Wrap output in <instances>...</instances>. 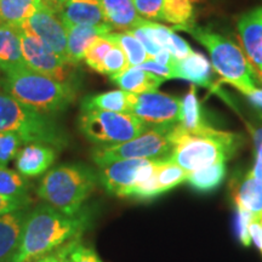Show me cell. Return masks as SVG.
I'll return each mask as SVG.
<instances>
[{
  "label": "cell",
  "instance_id": "cell-1",
  "mask_svg": "<svg viewBox=\"0 0 262 262\" xmlns=\"http://www.w3.org/2000/svg\"><path fill=\"white\" fill-rule=\"evenodd\" d=\"M90 217L86 211L68 216L51 205H39L28 211L21 244L14 262H31L80 239L89 227Z\"/></svg>",
  "mask_w": 262,
  "mask_h": 262
},
{
  "label": "cell",
  "instance_id": "cell-2",
  "mask_svg": "<svg viewBox=\"0 0 262 262\" xmlns=\"http://www.w3.org/2000/svg\"><path fill=\"white\" fill-rule=\"evenodd\" d=\"M172 145L169 159L189 173L216 163H227L243 145V137L210 125L187 131L178 124L172 130Z\"/></svg>",
  "mask_w": 262,
  "mask_h": 262
},
{
  "label": "cell",
  "instance_id": "cell-3",
  "mask_svg": "<svg viewBox=\"0 0 262 262\" xmlns=\"http://www.w3.org/2000/svg\"><path fill=\"white\" fill-rule=\"evenodd\" d=\"M2 90L39 113L51 114L67 110L73 102L75 90L68 81L21 68L4 73Z\"/></svg>",
  "mask_w": 262,
  "mask_h": 262
},
{
  "label": "cell",
  "instance_id": "cell-4",
  "mask_svg": "<svg viewBox=\"0 0 262 262\" xmlns=\"http://www.w3.org/2000/svg\"><path fill=\"white\" fill-rule=\"evenodd\" d=\"M97 181V173L84 164H62L45 173L37 194L56 210L74 216L83 211Z\"/></svg>",
  "mask_w": 262,
  "mask_h": 262
},
{
  "label": "cell",
  "instance_id": "cell-5",
  "mask_svg": "<svg viewBox=\"0 0 262 262\" xmlns=\"http://www.w3.org/2000/svg\"><path fill=\"white\" fill-rule=\"evenodd\" d=\"M171 28L175 32H186L208 50L212 68L225 83L232 85L245 96L257 89L250 62L233 41L211 29L199 27L194 22Z\"/></svg>",
  "mask_w": 262,
  "mask_h": 262
},
{
  "label": "cell",
  "instance_id": "cell-6",
  "mask_svg": "<svg viewBox=\"0 0 262 262\" xmlns=\"http://www.w3.org/2000/svg\"><path fill=\"white\" fill-rule=\"evenodd\" d=\"M0 133L16 134L26 143L38 142L62 149L68 145V135L54 118L39 113L4 90H0Z\"/></svg>",
  "mask_w": 262,
  "mask_h": 262
},
{
  "label": "cell",
  "instance_id": "cell-7",
  "mask_svg": "<svg viewBox=\"0 0 262 262\" xmlns=\"http://www.w3.org/2000/svg\"><path fill=\"white\" fill-rule=\"evenodd\" d=\"M178 125V124H176ZM176 125L150 126L135 139L111 146H97L93 159L104 166L125 159H165L172 150V130Z\"/></svg>",
  "mask_w": 262,
  "mask_h": 262
},
{
  "label": "cell",
  "instance_id": "cell-8",
  "mask_svg": "<svg viewBox=\"0 0 262 262\" xmlns=\"http://www.w3.org/2000/svg\"><path fill=\"white\" fill-rule=\"evenodd\" d=\"M78 125L80 133L97 146L126 142L150 127L130 113L98 110L81 111Z\"/></svg>",
  "mask_w": 262,
  "mask_h": 262
},
{
  "label": "cell",
  "instance_id": "cell-9",
  "mask_svg": "<svg viewBox=\"0 0 262 262\" xmlns=\"http://www.w3.org/2000/svg\"><path fill=\"white\" fill-rule=\"evenodd\" d=\"M181 100L159 93L130 94V114L148 126H170L179 124Z\"/></svg>",
  "mask_w": 262,
  "mask_h": 262
},
{
  "label": "cell",
  "instance_id": "cell-10",
  "mask_svg": "<svg viewBox=\"0 0 262 262\" xmlns=\"http://www.w3.org/2000/svg\"><path fill=\"white\" fill-rule=\"evenodd\" d=\"M21 41L26 67L54 79L67 81L68 66L71 64L62 60L41 39L21 28Z\"/></svg>",
  "mask_w": 262,
  "mask_h": 262
},
{
  "label": "cell",
  "instance_id": "cell-11",
  "mask_svg": "<svg viewBox=\"0 0 262 262\" xmlns=\"http://www.w3.org/2000/svg\"><path fill=\"white\" fill-rule=\"evenodd\" d=\"M21 28L37 35L51 50L56 52L62 60L68 63L66 28L58 16V12L52 10L47 3L41 2L34 14L25 22Z\"/></svg>",
  "mask_w": 262,
  "mask_h": 262
},
{
  "label": "cell",
  "instance_id": "cell-12",
  "mask_svg": "<svg viewBox=\"0 0 262 262\" xmlns=\"http://www.w3.org/2000/svg\"><path fill=\"white\" fill-rule=\"evenodd\" d=\"M148 160L150 159H125L101 166L97 173L98 182L110 194L130 198L139 182L141 169Z\"/></svg>",
  "mask_w": 262,
  "mask_h": 262
},
{
  "label": "cell",
  "instance_id": "cell-13",
  "mask_svg": "<svg viewBox=\"0 0 262 262\" xmlns=\"http://www.w3.org/2000/svg\"><path fill=\"white\" fill-rule=\"evenodd\" d=\"M237 29L245 56L262 80V6L242 15Z\"/></svg>",
  "mask_w": 262,
  "mask_h": 262
},
{
  "label": "cell",
  "instance_id": "cell-14",
  "mask_svg": "<svg viewBox=\"0 0 262 262\" xmlns=\"http://www.w3.org/2000/svg\"><path fill=\"white\" fill-rule=\"evenodd\" d=\"M56 159V148L45 143H26L15 157L16 170L26 179H34L51 168Z\"/></svg>",
  "mask_w": 262,
  "mask_h": 262
},
{
  "label": "cell",
  "instance_id": "cell-15",
  "mask_svg": "<svg viewBox=\"0 0 262 262\" xmlns=\"http://www.w3.org/2000/svg\"><path fill=\"white\" fill-rule=\"evenodd\" d=\"M67 33L68 63L75 66L84 60L88 48L95 39L104 37L114 29L108 24L100 26H64Z\"/></svg>",
  "mask_w": 262,
  "mask_h": 262
},
{
  "label": "cell",
  "instance_id": "cell-16",
  "mask_svg": "<svg viewBox=\"0 0 262 262\" xmlns=\"http://www.w3.org/2000/svg\"><path fill=\"white\" fill-rule=\"evenodd\" d=\"M28 209L0 216V262H14L21 244Z\"/></svg>",
  "mask_w": 262,
  "mask_h": 262
},
{
  "label": "cell",
  "instance_id": "cell-17",
  "mask_svg": "<svg viewBox=\"0 0 262 262\" xmlns=\"http://www.w3.org/2000/svg\"><path fill=\"white\" fill-rule=\"evenodd\" d=\"M170 70L173 79L187 80L198 86L211 88V63L201 52L192 51L181 60L173 58Z\"/></svg>",
  "mask_w": 262,
  "mask_h": 262
},
{
  "label": "cell",
  "instance_id": "cell-18",
  "mask_svg": "<svg viewBox=\"0 0 262 262\" xmlns=\"http://www.w3.org/2000/svg\"><path fill=\"white\" fill-rule=\"evenodd\" d=\"M63 26H100L104 21L98 0H68L58 12Z\"/></svg>",
  "mask_w": 262,
  "mask_h": 262
},
{
  "label": "cell",
  "instance_id": "cell-19",
  "mask_svg": "<svg viewBox=\"0 0 262 262\" xmlns=\"http://www.w3.org/2000/svg\"><path fill=\"white\" fill-rule=\"evenodd\" d=\"M26 67L22 54L21 28L0 22V71L3 73Z\"/></svg>",
  "mask_w": 262,
  "mask_h": 262
},
{
  "label": "cell",
  "instance_id": "cell-20",
  "mask_svg": "<svg viewBox=\"0 0 262 262\" xmlns=\"http://www.w3.org/2000/svg\"><path fill=\"white\" fill-rule=\"evenodd\" d=\"M104 16V21L113 29L130 31L140 27L143 22L136 11L133 0H98Z\"/></svg>",
  "mask_w": 262,
  "mask_h": 262
},
{
  "label": "cell",
  "instance_id": "cell-21",
  "mask_svg": "<svg viewBox=\"0 0 262 262\" xmlns=\"http://www.w3.org/2000/svg\"><path fill=\"white\" fill-rule=\"evenodd\" d=\"M110 78L114 84L120 88V90L136 95L156 93L160 85L164 83L163 79L142 70L139 66L126 68L122 73L112 75Z\"/></svg>",
  "mask_w": 262,
  "mask_h": 262
},
{
  "label": "cell",
  "instance_id": "cell-22",
  "mask_svg": "<svg viewBox=\"0 0 262 262\" xmlns=\"http://www.w3.org/2000/svg\"><path fill=\"white\" fill-rule=\"evenodd\" d=\"M235 206L243 208L255 217L262 216V181L247 173L241 181L232 183Z\"/></svg>",
  "mask_w": 262,
  "mask_h": 262
},
{
  "label": "cell",
  "instance_id": "cell-23",
  "mask_svg": "<svg viewBox=\"0 0 262 262\" xmlns=\"http://www.w3.org/2000/svg\"><path fill=\"white\" fill-rule=\"evenodd\" d=\"M94 110L130 113V93L123 90H112L86 96L81 102V111Z\"/></svg>",
  "mask_w": 262,
  "mask_h": 262
},
{
  "label": "cell",
  "instance_id": "cell-24",
  "mask_svg": "<svg viewBox=\"0 0 262 262\" xmlns=\"http://www.w3.org/2000/svg\"><path fill=\"white\" fill-rule=\"evenodd\" d=\"M42 0H0V22L21 28Z\"/></svg>",
  "mask_w": 262,
  "mask_h": 262
},
{
  "label": "cell",
  "instance_id": "cell-25",
  "mask_svg": "<svg viewBox=\"0 0 262 262\" xmlns=\"http://www.w3.org/2000/svg\"><path fill=\"white\" fill-rule=\"evenodd\" d=\"M179 124L187 131H195L208 125L204 120L201 102L196 95L195 85H191L187 94L181 98Z\"/></svg>",
  "mask_w": 262,
  "mask_h": 262
},
{
  "label": "cell",
  "instance_id": "cell-26",
  "mask_svg": "<svg viewBox=\"0 0 262 262\" xmlns=\"http://www.w3.org/2000/svg\"><path fill=\"white\" fill-rule=\"evenodd\" d=\"M225 176L226 163L221 162L189 172L186 182L196 192L208 193L217 188L225 180Z\"/></svg>",
  "mask_w": 262,
  "mask_h": 262
},
{
  "label": "cell",
  "instance_id": "cell-27",
  "mask_svg": "<svg viewBox=\"0 0 262 262\" xmlns=\"http://www.w3.org/2000/svg\"><path fill=\"white\" fill-rule=\"evenodd\" d=\"M104 37L110 41H112L114 45L122 49L127 61H129L130 67H136V66L142 64L143 62L149 60V56L146 52L145 48L134 37V34L130 31L111 32Z\"/></svg>",
  "mask_w": 262,
  "mask_h": 262
},
{
  "label": "cell",
  "instance_id": "cell-28",
  "mask_svg": "<svg viewBox=\"0 0 262 262\" xmlns=\"http://www.w3.org/2000/svg\"><path fill=\"white\" fill-rule=\"evenodd\" d=\"M195 0H165L162 11V21L172 27L193 24Z\"/></svg>",
  "mask_w": 262,
  "mask_h": 262
},
{
  "label": "cell",
  "instance_id": "cell-29",
  "mask_svg": "<svg viewBox=\"0 0 262 262\" xmlns=\"http://www.w3.org/2000/svg\"><path fill=\"white\" fill-rule=\"evenodd\" d=\"M188 172L169 158L160 160L157 169V183L160 194L178 187L179 185L187 181Z\"/></svg>",
  "mask_w": 262,
  "mask_h": 262
},
{
  "label": "cell",
  "instance_id": "cell-30",
  "mask_svg": "<svg viewBox=\"0 0 262 262\" xmlns=\"http://www.w3.org/2000/svg\"><path fill=\"white\" fill-rule=\"evenodd\" d=\"M29 182L16 170L0 164V194L29 196Z\"/></svg>",
  "mask_w": 262,
  "mask_h": 262
},
{
  "label": "cell",
  "instance_id": "cell-31",
  "mask_svg": "<svg viewBox=\"0 0 262 262\" xmlns=\"http://www.w3.org/2000/svg\"><path fill=\"white\" fill-rule=\"evenodd\" d=\"M113 47V42L108 40L106 37L95 39L93 44L88 48L86 52H85L84 61L86 62V64L89 66L91 70L97 72V73H101L104 58H106L107 54Z\"/></svg>",
  "mask_w": 262,
  "mask_h": 262
},
{
  "label": "cell",
  "instance_id": "cell-32",
  "mask_svg": "<svg viewBox=\"0 0 262 262\" xmlns=\"http://www.w3.org/2000/svg\"><path fill=\"white\" fill-rule=\"evenodd\" d=\"M129 67V61H127L125 54L119 47L114 45L107 54L106 58H104L102 68H101V74L112 77V75L122 73L123 71H125Z\"/></svg>",
  "mask_w": 262,
  "mask_h": 262
},
{
  "label": "cell",
  "instance_id": "cell-33",
  "mask_svg": "<svg viewBox=\"0 0 262 262\" xmlns=\"http://www.w3.org/2000/svg\"><path fill=\"white\" fill-rule=\"evenodd\" d=\"M25 145L24 140L12 133H0V164H6L15 159L16 155Z\"/></svg>",
  "mask_w": 262,
  "mask_h": 262
},
{
  "label": "cell",
  "instance_id": "cell-34",
  "mask_svg": "<svg viewBox=\"0 0 262 262\" xmlns=\"http://www.w3.org/2000/svg\"><path fill=\"white\" fill-rule=\"evenodd\" d=\"M165 0H133L141 17L149 21H162V11Z\"/></svg>",
  "mask_w": 262,
  "mask_h": 262
},
{
  "label": "cell",
  "instance_id": "cell-35",
  "mask_svg": "<svg viewBox=\"0 0 262 262\" xmlns=\"http://www.w3.org/2000/svg\"><path fill=\"white\" fill-rule=\"evenodd\" d=\"M68 258L71 262H102L96 251L85 245L80 239H77L71 244Z\"/></svg>",
  "mask_w": 262,
  "mask_h": 262
},
{
  "label": "cell",
  "instance_id": "cell-36",
  "mask_svg": "<svg viewBox=\"0 0 262 262\" xmlns=\"http://www.w3.org/2000/svg\"><path fill=\"white\" fill-rule=\"evenodd\" d=\"M235 209H237V215H235V233H237L241 243L244 247H249L251 243L250 235H249V225H250L254 216L243 208L235 206Z\"/></svg>",
  "mask_w": 262,
  "mask_h": 262
},
{
  "label": "cell",
  "instance_id": "cell-37",
  "mask_svg": "<svg viewBox=\"0 0 262 262\" xmlns=\"http://www.w3.org/2000/svg\"><path fill=\"white\" fill-rule=\"evenodd\" d=\"M29 196H12L0 194V216L10 214L22 209H28L31 205Z\"/></svg>",
  "mask_w": 262,
  "mask_h": 262
},
{
  "label": "cell",
  "instance_id": "cell-38",
  "mask_svg": "<svg viewBox=\"0 0 262 262\" xmlns=\"http://www.w3.org/2000/svg\"><path fill=\"white\" fill-rule=\"evenodd\" d=\"M168 51L176 58V60H181V58L186 57L187 55L191 54L193 50L191 45H189L185 39H182L180 35L176 34V32H173Z\"/></svg>",
  "mask_w": 262,
  "mask_h": 262
},
{
  "label": "cell",
  "instance_id": "cell-39",
  "mask_svg": "<svg viewBox=\"0 0 262 262\" xmlns=\"http://www.w3.org/2000/svg\"><path fill=\"white\" fill-rule=\"evenodd\" d=\"M130 32L133 33L134 37H135L137 40H139L141 44H142V47L145 48V50H146L147 54H148L149 58H155L157 55H158L159 52L163 50V49L160 48L159 45H157L156 42L148 37V34H147V33L143 31L142 28L139 27V28L130 29Z\"/></svg>",
  "mask_w": 262,
  "mask_h": 262
},
{
  "label": "cell",
  "instance_id": "cell-40",
  "mask_svg": "<svg viewBox=\"0 0 262 262\" xmlns=\"http://www.w3.org/2000/svg\"><path fill=\"white\" fill-rule=\"evenodd\" d=\"M139 67H141V68H142V70H145L147 72H149V73L155 74L156 77L160 78V79H163L164 81L173 79V78H172V72L168 67V66L160 64L159 62H157L156 60H153V58H149V60H147L146 62H143L142 64L139 66Z\"/></svg>",
  "mask_w": 262,
  "mask_h": 262
},
{
  "label": "cell",
  "instance_id": "cell-41",
  "mask_svg": "<svg viewBox=\"0 0 262 262\" xmlns=\"http://www.w3.org/2000/svg\"><path fill=\"white\" fill-rule=\"evenodd\" d=\"M73 242L66 244L64 247L57 249L56 251H52V253H49L47 255H42V256L35 258V260H33L31 262H64V258L68 256L71 244L73 243Z\"/></svg>",
  "mask_w": 262,
  "mask_h": 262
},
{
  "label": "cell",
  "instance_id": "cell-42",
  "mask_svg": "<svg viewBox=\"0 0 262 262\" xmlns=\"http://www.w3.org/2000/svg\"><path fill=\"white\" fill-rule=\"evenodd\" d=\"M249 235L251 242L262 251V222L255 216L249 225Z\"/></svg>",
  "mask_w": 262,
  "mask_h": 262
},
{
  "label": "cell",
  "instance_id": "cell-43",
  "mask_svg": "<svg viewBox=\"0 0 262 262\" xmlns=\"http://www.w3.org/2000/svg\"><path fill=\"white\" fill-rule=\"evenodd\" d=\"M247 97L250 100V102L253 103L254 106L262 108V89H258L257 88L256 90L253 91V93L249 94Z\"/></svg>",
  "mask_w": 262,
  "mask_h": 262
},
{
  "label": "cell",
  "instance_id": "cell-44",
  "mask_svg": "<svg viewBox=\"0 0 262 262\" xmlns=\"http://www.w3.org/2000/svg\"><path fill=\"white\" fill-rule=\"evenodd\" d=\"M42 2L47 3V4L56 12H60L62 6H63L68 0H42Z\"/></svg>",
  "mask_w": 262,
  "mask_h": 262
},
{
  "label": "cell",
  "instance_id": "cell-45",
  "mask_svg": "<svg viewBox=\"0 0 262 262\" xmlns=\"http://www.w3.org/2000/svg\"><path fill=\"white\" fill-rule=\"evenodd\" d=\"M64 262H71V260H70V258H68V256L64 258Z\"/></svg>",
  "mask_w": 262,
  "mask_h": 262
},
{
  "label": "cell",
  "instance_id": "cell-46",
  "mask_svg": "<svg viewBox=\"0 0 262 262\" xmlns=\"http://www.w3.org/2000/svg\"><path fill=\"white\" fill-rule=\"evenodd\" d=\"M258 219V220H260L261 222H262V216H261V217H257ZM261 253H262V251H261Z\"/></svg>",
  "mask_w": 262,
  "mask_h": 262
}]
</instances>
